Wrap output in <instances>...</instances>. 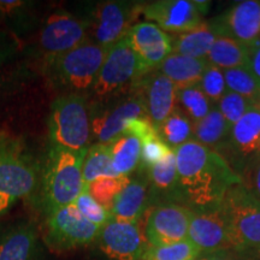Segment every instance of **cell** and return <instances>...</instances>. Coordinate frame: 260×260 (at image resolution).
Listing matches in <instances>:
<instances>
[{
  "instance_id": "6da1fadb",
  "label": "cell",
  "mask_w": 260,
  "mask_h": 260,
  "mask_svg": "<svg viewBox=\"0 0 260 260\" xmlns=\"http://www.w3.org/2000/svg\"><path fill=\"white\" fill-rule=\"evenodd\" d=\"M174 152L177 182L171 201L193 212L218 210L228 189L242 183L222 155L194 140L178 146Z\"/></svg>"
},
{
  "instance_id": "7a4b0ae2",
  "label": "cell",
  "mask_w": 260,
  "mask_h": 260,
  "mask_svg": "<svg viewBox=\"0 0 260 260\" xmlns=\"http://www.w3.org/2000/svg\"><path fill=\"white\" fill-rule=\"evenodd\" d=\"M88 148L74 152L52 147L41 180V198L48 214L73 205L82 193V167Z\"/></svg>"
},
{
  "instance_id": "3957f363",
  "label": "cell",
  "mask_w": 260,
  "mask_h": 260,
  "mask_svg": "<svg viewBox=\"0 0 260 260\" xmlns=\"http://www.w3.org/2000/svg\"><path fill=\"white\" fill-rule=\"evenodd\" d=\"M230 248L248 256L260 248V200L242 183L230 187L219 206Z\"/></svg>"
},
{
  "instance_id": "277c9868",
  "label": "cell",
  "mask_w": 260,
  "mask_h": 260,
  "mask_svg": "<svg viewBox=\"0 0 260 260\" xmlns=\"http://www.w3.org/2000/svg\"><path fill=\"white\" fill-rule=\"evenodd\" d=\"M37 184V172L21 141L0 130V213Z\"/></svg>"
},
{
  "instance_id": "5b68a950",
  "label": "cell",
  "mask_w": 260,
  "mask_h": 260,
  "mask_svg": "<svg viewBox=\"0 0 260 260\" xmlns=\"http://www.w3.org/2000/svg\"><path fill=\"white\" fill-rule=\"evenodd\" d=\"M48 132L52 147L74 152L88 148L90 121L83 98L79 94L57 98L51 106Z\"/></svg>"
},
{
  "instance_id": "8992f818",
  "label": "cell",
  "mask_w": 260,
  "mask_h": 260,
  "mask_svg": "<svg viewBox=\"0 0 260 260\" xmlns=\"http://www.w3.org/2000/svg\"><path fill=\"white\" fill-rule=\"evenodd\" d=\"M109 48L110 46L86 41L75 50L52 59L58 79L71 88H90L99 75Z\"/></svg>"
},
{
  "instance_id": "52a82bcc",
  "label": "cell",
  "mask_w": 260,
  "mask_h": 260,
  "mask_svg": "<svg viewBox=\"0 0 260 260\" xmlns=\"http://www.w3.org/2000/svg\"><path fill=\"white\" fill-rule=\"evenodd\" d=\"M139 75H142V73L138 57L125 35L110 46L102 69L93 84V92L99 98L111 96L134 81Z\"/></svg>"
},
{
  "instance_id": "ba28073f",
  "label": "cell",
  "mask_w": 260,
  "mask_h": 260,
  "mask_svg": "<svg viewBox=\"0 0 260 260\" xmlns=\"http://www.w3.org/2000/svg\"><path fill=\"white\" fill-rule=\"evenodd\" d=\"M217 153L241 177L260 154V109L254 107L230 129L229 136Z\"/></svg>"
},
{
  "instance_id": "9c48e42d",
  "label": "cell",
  "mask_w": 260,
  "mask_h": 260,
  "mask_svg": "<svg viewBox=\"0 0 260 260\" xmlns=\"http://www.w3.org/2000/svg\"><path fill=\"white\" fill-rule=\"evenodd\" d=\"M46 228V241L57 251L88 245L99 236L102 230L84 218L74 204L48 214Z\"/></svg>"
},
{
  "instance_id": "30bf717a",
  "label": "cell",
  "mask_w": 260,
  "mask_h": 260,
  "mask_svg": "<svg viewBox=\"0 0 260 260\" xmlns=\"http://www.w3.org/2000/svg\"><path fill=\"white\" fill-rule=\"evenodd\" d=\"M193 211L183 205L164 203L154 207L145 224V236L151 247L187 240Z\"/></svg>"
},
{
  "instance_id": "8fae6325",
  "label": "cell",
  "mask_w": 260,
  "mask_h": 260,
  "mask_svg": "<svg viewBox=\"0 0 260 260\" xmlns=\"http://www.w3.org/2000/svg\"><path fill=\"white\" fill-rule=\"evenodd\" d=\"M218 35L240 41L248 46L260 45V2L245 0L209 21Z\"/></svg>"
},
{
  "instance_id": "7c38bea8",
  "label": "cell",
  "mask_w": 260,
  "mask_h": 260,
  "mask_svg": "<svg viewBox=\"0 0 260 260\" xmlns=\"http://www.w3.org/2000/svg\"><path fill=\"white\" fill-rule=\"evenodd\" d=\"M99 237L102 251L113 260H142L149 247L139 222L111 218L102 228Z\"/></svg>"
},
{
  "instance_id": "4fadbf2b",
  "label": "cell",
  "mask_w": 260,
  "mask_h": 260,
  "mask_svg": "<svg viewBox=\"0 0 260 260\" xmlns=\"http://www.w3.org/2000/svg\"><path fill=\"white\" fill-rule=\"evenodd\" d=\"M126 37L138 57L142 74L160 67L165 58L172 53L171 37L152 22L133 25Z\"/></svg>"
},
{
  "instance_id": "5bb4252c",
  "label": "cell",
  "mask_w": 260,
  "mask_h": 260,
  "mask_svg": "<svg viewBox=\"0 0 260 260\" xmlns=\"http://www.w3.org/2000/svg\"><path fill=\"white\" fill-rule=\"evenodd\" d=\"M142 6L128 2H106L96 9L92 35L95 44L112 46L128 34L133 19Z\"/></svg>"
},
{
  "instance_id": "9a60e30c",
  "label": "cell",
  "mask_w": 260,
  "mask_h": 260,
  "mask_svg": "<svg viewBox=\"0 0 260 260\" xmlns=\"http://www.w3.org/2000/svg\"><path fill=\"white\" fill-rule=\"evenodd\" d=\"M145 17L164 31H190L203 23V15L194 0H158L142 6Z\"/></svg>"
},
{
  "instance_id": "2e32d148",
  "label": "cell",
  "mask_w": 260,
  "mask_h": 260,
  "mask_svg": "<svg viewBox=\"0 0 260 260\" xmlns=\"http://www.w3.org/2000/svg\"><path fill=\"white\" fill-rule=\"evenodd\" d=\"M87 24L70 15H53L40 32V45L51 60L86 42Z\"/></svg>"
},
{
  "instance_id": "e0dca14e",
  "label": "cell",
  "mask_w": 260,
  "mask_h": 260,
  "mask_svg": "<svg viewBox=\"0 0 260 260\" xmlns=\"http://www.w3.org/2000/svg\"><path fill=\"white\" fill-rule=\"evenodd\" d=\"M144 102L141 98H132L94 117L90 122V134L96 139L98 144H110L124 134L125 126L130 121L148 117Z\"/></svg>"
},
{
  "instance_id": "ac0fdd59",
  "label": "cell",
  "mask_w": 260,
  "mask_h": 260,
  "mask_svg": "<svg viewBox=\"0 0 260 260\" xmlns=\"http://www.w3.org/2000/svg\"><path fill=\"white\" fill-rule=\"evenodd\" d=\"M187 239L199 249L201 256L229 249L225 222L220 210L193 212Z\"/></svg>"
},
{
  "instance_id": "d6986e66",
  "label": "cell",
  "mask_w": 260,
  "mask_h": 260,
  "mask_svg": "<svg viewBox=\"0 0 260 260\" xmlns=\"http://www.w3.org/2000/svg\"><path fill=\"white\" fill-rule=\"evenodd\" d=\"M178 89L162 74H155L148 81L146 110L148 118L158 128L177 107Z\"/></svg>"
},
{
  "instance_id": "ffe728a7",
  "label": "cell",
  "mask_w": 260,
  "mask_h": 260,
  "mask_svg": "<svg viewBox=\"0 0 260 260\" xmlns=\"http://www.w3.org/2000/svg\"><path fill=\"white\" fill-rule=\"evenodd\" d=\"M209 61L201 58H193L171 53L159 67L160 74L167 76L178 90L197 86L203 79Z\"/></svg>"
},
{
  "instance_id": "44dd1931",
  "label": "cell",
  "mask_w": 260,
  "mask_h": 260,
  "mask_svg": "<svg viewBox=\"0 0 260 260\" xmlns=\"http://www.w3.org/2000/svg\"><path fill=\"white\" fill-rule=\"evenodd\" d=\"M147 207V186L142 181H130L116 198L111 218L138 223Z\"/></svg>"
},
{
  "instance_id": "7402d4cb",
  "label": "cell",
  "mask_w": 260,
  "mask_h": 260,
  "mask_svg": "<svg viewBox=\"0 0 260 260\" xmlns=\"http://www.w3.org/2000/svg\"><path fill=\"white\" fill-rule=\"evenodd\" d=\"M254 47L228 38H218L207 54L206 60L222 70L248 65Z\"/></svg>"
},
{
  "instance_id": "603a6c76",
  "label": "cell",
  "mask_w": 260,
  "mask_h": 260,
  "mask_svg": "<svg viewBox=\"0 0 260 260\" xmlns=\"http://www.w3.org/2000/svg\"><path fill=\"white\" fill-rule=\"evenodd\" d=\"M218 39L209 22H203L193 30L180 34L172 41V53L206 59L207 54Z\"/></svg>"
},
{
  "instance_id": "cb8c5ba5",
  "label": "cell",
  "mask_w": 260,
  "mask_h": 260,
  "mask_svg": "<svg viewBox=\"0 0 260 260\" xmlns=\"http://www.w3.org/2000/svg\"><path fill=\"white\" fill-rule=\"evenodd\" d=\"M232 125L226 122L217 106L205 118L193 124V140L217 152L229 136Z\"/></svg>"
},
{
  "instance_id": "d4e9b609",
  "label": "cell",
  "mask_w": 260,
  "mask_h": 260,
  "mask_svg": "<svg viewBox=\"0 0 260 260\" xmlns=\"http://www.w3.org/2000/svg\"><path fill=\"white\" fill-rule=\"evenodd\" d=\"M113 170L119 176H128L141 159V141L138 136L124 133L109 144Z\"/></svg>"
},
{
  "instance_id": "484cf974",
  "label": "cell",
  "mask_w": 260,
  "mask_h": 260,
  "mask_svg": "<svg viewBox=\"0 0 260 260\" xmlns=\"http://www.w3.org/2000/svg\"><path fill=\"white\" fill-rule=\"evenodd\" d=\"M34 247L35 233L32 228H16L0 237V260H30Z\"/></svg>"
},
{
  "instance_id": "4316f807",
  "label": "cell",
  "mask_w": 260,
  "mask_h": 260,
  "mask_svg": "<svg viewBox=\"0 0 260 260\" xmlns=\"http://www.w3.org/2000/svg\"><path fill=\"white\" fill-rule=\"evenodd\" d=\"M84 187L102 177H118L113 170L109 144H95L88 147L82 167Z\"/></svg>"
},
{
  "instance_id": "83f0119b",
  "label": "cell",
  "mask_w": 260,
  "mask_h": 260,
  "mask_svg": "<svg viewBox=\"0 0 260 260\" xmlns=\"http://www.w3.org/2000/svg\"><path fill=\"white\" fill-rule=\"evenodd\" d=\"M157 130L159 136L172 149L193 140V122L178 107L158 126Z\"/></svg>"
},
{
  "instance_id": "f1b7e54d",
  "label": "cell",
  "mask_w": 260,
  "mask_h": 260,
  "mask_svg": "<svg viewBox=\"0 0 260 260\" xmlns=\"http://www.w3.org/2000/svg\"><path fill=\"white\" fill-rule=\"evenodd\" d=\"M226 88L246 99L251 100L259 107L260 104V81L247 67L223 70Z\"/></svg>"
},
{
  "instance_id": "f546056e",
  "label": "cell",
  "mask_w": 260,
  "mask_h": 260,
  "mask_svg": "<svg viewBox=\"0 0 260 260\" xmlns=\"http://www.w3.org/2000/svg\"><path fill=\"white\" fill-rule=\"evenodd\" d=\"M177 107L194 124L209 115L213 105L201 90L199 84H197L189 88L178 90Z\"/></svg>"
},
{
  "instance_id": "4dcf8cb0",
  "label": "cell",
  "mask_w": 260,
  "mask_h": 260,
  "mask_svg": "<svg viewBox=\"0 0 260 260\" xmlns=\"http://www.w3.org/2000/svg\"><path fill=\"white\" fill-rule=\"evenodd\" d=\"M149 178L155 190L172 198L177 182L176 155L174 149L164 159L149 168Z\"/></svg>"
},
{
  "instance_id": "1f68e13d",
  "label": "cell",
  "mask_w": 260,
  "mask_h": 260,
  "mask_svg": "<svg viewBox=\"0 0 260 260\" xmlns=\"http://www.w3.org/2000/svg\"><path fill=\"white\" fill-rule=\"evenodd\" d=\"M129 182L130 180L128 176L102 177L88 184L87 189L96 203H99L104 209L111 212L116 198L124 189Z\"/></svg>"
},
{
  "instance_id": "d6a6232c",
  "label": "cell",
  "mask_w": 260,
  "mask_h": 260,
  "mask_svg": "<svg viewBox=\"0 0 260 260\" xmlns=\"http://www.w3.org/2000/svg\"><path fill=\"white\" fill-rule=\"evenodd\" d=\"M200 256L199 249L187 239L170 245L149 246L142 260H198Z\"/></svg>"
},
{
  "instance_id": "836d02e7",
  "label": "cell",
  "mask_w": 260,
  "mask_h": 260,
  "mask_svg": "<svg viewBox=\"0 0 260 260\" xmlns=\"http://www.w3.org/2000/svg\"><path fill=\"white\" fill-rule=\"evenodd\" d=\"M254 107L258 106L254 103H252L251 100L246 99V98L234 92H230V90H228L225 95L217 104V109L219 110V112L222 113L226 122L232 126L236 124L243 116L247 115Z\"/></svg>"
},
{
  "instance_id": "e575fe53",
  "label": "cell",
  "mask_w": 260,
  "mask_h": 260,
  "mask_svg": "<svg viewBox=\"0 0 260 260\" xmlns=\"http://www.w3.org/2000/svg\"><path fill=\"white\" fill-rule=\"evenodd\" d=\"M199 86L213 106H217L219 100L228 92L223 70L210 63L205 70Z\"/></svg>"
},
{
  "instance_id": "d590c367",
  "label": "cell",
  "mask_w": 260,
  "mask_h": 260,
  "mask_svg": "<svg viewBox=\"0 0 260 260\" xmlns=\"http://www.w3.org/2000/svg\"><path fill=\"white\" fill-rule=\"evenodd\" d=\"M74 205L88 222L95 224V225L100 228H103L111 219V213L94 200V198L89 194L87 187L83 188L82 193L80 194V197L77 198Z\"/></svg>"
},
{
  "instance_id": "8d00e7d4",
  "label": "cell",
  "mask_w": 260,
  "mask_h": 260,
  "mask_svg": "<svg viewBox=\"0 0 260 260\" xmlns=\"http://www.w3.org/2000/svg\"><path fill=\"white\" fill-rule=\"evenodd\" d=\"M172 151V148L165 144L164 140L159 136L158 132L153 133L147 138L141 140V161L142 167L152 168L164 159Z\"/></svg>"
},
{
  "instance_id": "74e56055",
  "label": "cell",
  "mask_w": 260,
  "mask_h": 260,
  "mask_svg": "<svg viewBox=\"0 0 260 260\" xmlns=\"http://www.w3.org/2000/svg\"><path fill=\"white\" fill-rule=\"evenodd\" d=\"M241 181L246 189L260 200V154L241 175Z\"/></svg>"
},
{
  "instance_id": "f35d334b",
  "label": "cell",
  "mask_w": 260,
  "mask_h": 260,
  "mask_svg": "<svg viewBox=\"0 0 260 260\" xmlns=\"http://www.w3.org/2000/svg\"><path fill=\"white\" fill-rule=\"evenodd\" d=\"M247 68H248V69L251 70V73L260 81V45L254 47V50H253Z\"/></svg>"
},
{
  "instance_id": "ab89813d",
  "label": "cell",
  "mask_w": 260,
  "mask_h": 260,
  "mask_svg": "<svg viewBox=\"0 0 260 260\" xmlns=\"http://www.w3.org/2000/svg\"><path fill=\"white\" fill-rule=\"evenodd\" d=\"M194 4L203 16L207 14V11H209V9L211 6V3L207 2V0H194Z\"/></svg>"
},
{
  "instance_id": "60d3db41",
  "label": "cell",
  "mask_w": 260,
  "mask_h": 260,
  "mask_svg": "<svg viewBox=\"0 0 260 260\" xmlns=\"http://www.w3.org/2000/svg\"><path fill=\"white\" fill-rule=\"evenodd\" d=\"M19 4H21L19 2H0V9L8 11V10L16 8V6H18Z\"/></svg>"
},
{
  "instance_id": "b9f144b4",
  "label": "cell",
  "mask_w": 260,
  "mask_h": 260,
  "mask_svg": "<svg viewBox=\"0 0 260 260\" xmlns=\"http://www.w3.org/2000/svg\"><path fill=\"white\" fill-rule=\"evenodd\" d=\"M247 260H260V248L247 256Z\"/></svg>"
},
{
  "instance_id": "7bdbcfd3",
  "label": "cell",
  "mask_w": 260,
  "mask_h": 260,
  "mask_svg": "<svg viewBox=\"0 0 260 260\" xmlns=\"http://www.w3.org/2000/svg\"><path fill=\"white\" fill-rule=\"evenodd\" d=\"M198 260H207L206 258H205V256H200V258L199 259H198Z\"/></svg>"
},
{
  "instance_id": "ee69618b",
  "label": "cell",
  "mask_w": 260,
  "mask_h": 260,
  "mask_svg": "<svg viewBox=\"0 0 260 260\" xmlns=\"http://www.w3.org/2000/svg\"><path fill=\"white\" fill-rule=\"evenodd\" d=\"M259 109H260V104H259Z\"/></svg>"
}]
</instances>
